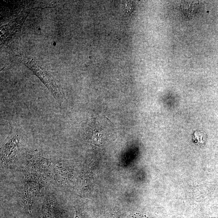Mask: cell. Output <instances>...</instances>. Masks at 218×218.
I'll list each match as a JSON object with an SVG mask.
<instances>
[{
  "label": "cell",
  "instance_id": "6da1fadb",
  "mask_svg": "<svg viewBox=\"0 0 218 218\" xmlns=\"http://www.w3.org/2000/svg\"><path fill=\"white\" fill-rule=\"evenodd\" d=\"M80 132L83 139L89 143L100 145L115 138V126L105 116H99L84 121Z\"/></svg>",
  "mask_w": 218,
  "mask_h": 218
},
{
  "label": "cell",
  "instance_id": "277c9868",
  "mask_svg": "<svg viewBox=\"0 0 218 218\" xmlns=\"http://www.w3.org/2000/svg\"><path fill=\"white\" fill-rule=\"evenodd\" d=\"M38 31H41V28H38Z\"/></svg>",
  "mask_w": 218,
  "mask_h": 218
},
{
  "label": "cell",
  "instance_id": "3957f363",
  "mask_svg": "<svg viewBox=\"0 0 218 218\" xmlns=\"http://www.w3.org/2000/svg\"><path fill=\"white\" fill-rule=\"evenodd\" d=\"M57 44V43L56 42H54L53 43V45L54 46H56Z\"/></svg>",
  "mask_w": 218,
  "mask_h": 218
},
{
  "label": "cell",
  "instance_id": "7a4b0ae2",
  "mask_svg": "<svg viewBox=\"0 0 218 218\" xmlns=\"http://www.w3.org/2000/svg\"><path fill=\"white\" fill-rule=\"evenodd\" d=\"M18 142L17 133L11 135L2 148L1 156L3 161L9 162L15 158L18 151Z\"/></svg>",
  "mask_w": 218,
  "mask_h": 218
}]
</instances>
